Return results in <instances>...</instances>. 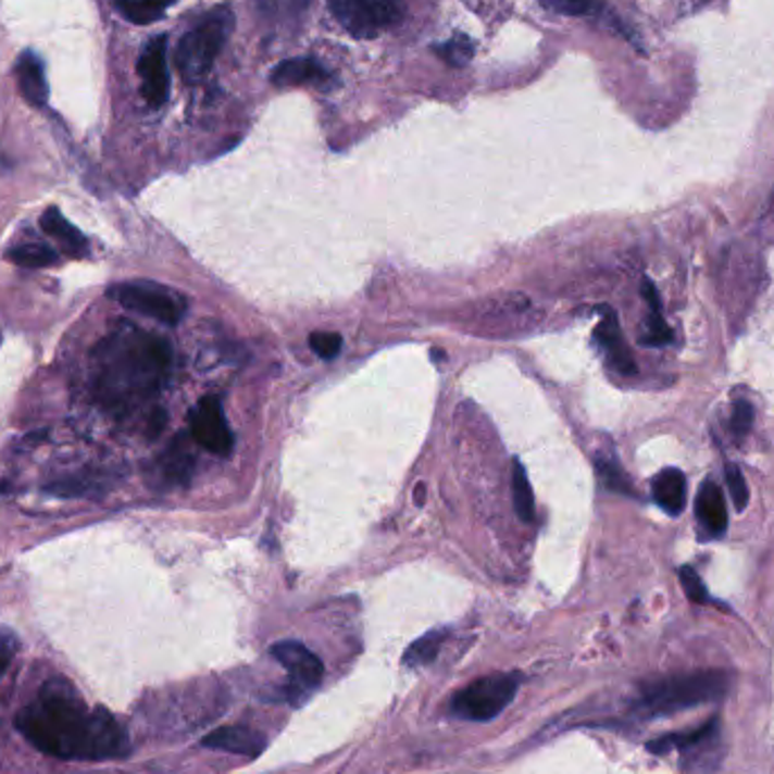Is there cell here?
Wrapping results in <instances>:
<instances>
[{
	"label": "cell",
	"instance_id": "1",
	"mask_svg": "<svg viewBox=\"0 0 774 774\" xmlns=\"http://www.w3.org/2000/svg\"><path fill=\"white\" fill-rule=\"evenodd\" d=\"M16 729L43 754L73 761H107L129 754V738L102 707L89 709L73 682L48 679L39 698L16 715Z\"/></svg>",
	"mask_w": 774,
	"mask_h": 774
},
{
	"label": "cell",
	"instance_id": "2",
	"mask_svg": "<svg viewBox=\"0 0 774 774\" xmlns=\"http://www.w3.org/2000/svg\"><path fill=\"white\" fill-rule=\"evenodd\" d=\"M93 390L112 412L125 414L154 399L173 370L171 342L123 322L93 351Z\"/></svg>",
	"mask_w": 774,
	"mask_h": 774
},
{
	"label": "cell",
	"instance_id": "3",
	"mask_svg": "<svg viewBox=\"0 0 774 774\" xmlns=\"http://www.w3.org/2000/svg\"><path fill=\"white\" fill-rule=\"evenodd\" d=\"M729 686L732 675L725 671H702L666 677L644 686L639 709L650 715H673L725 698Z\"/></svg>",
	"mask_w": 774,
	"mask_h": 774
},
{
	"label": "cell",
	"instance_id": "4",
	"mask_svg": "<svg viewBox=\"0 0 774 774\" xmlns=\"http://www.w3.org/2000/svg\"><path fill=\"white\" fill-rule=\"evenodd\" d=\"M232 27H234L232 10L217 8L211 14H207L202 23H198L190 33L182 37L175 52V64L186 82L198 85V82H202L209 75L220 50H223V46L232 35Z\"/></svg>",
	"mask_w": 774,
	"mask_h": 774
},
{
	"label": "cell",
	"instance_id": "5",
	"mask_svg": "<svg viewBox=\"0 0 774 774\" xmlns=\"http://www.w3.org/2000/svg\"><path fill=\"white\" fill-rule=\"evenodd\" d=\"M521 677L516 673H496L469 684L453 698L451 711L464 721L487 723L499 715L516 696Z\"/></svg>",
	"mask_w": 774,
	"mask_h": 774
},
{
	"label": "cell",
	"instance_id": "6",
	"mask_svg": "<svg viewBox=\"0 0 774 774\" xmlns=\"http://www.w3.org/2000/svg\"><path fill=\"white\" fill-rule=\"evenodd\" d=\"M328 10L349 35L367 39L403 21L405 0H328Z\"/></svg>",
	"mask_w": 774,
	"mask_h": 774
},
{
	"label": "cell",
	"instance_id": "7",
	"mask_svg": "<svg viewBox=\"0 0 774 774\" xmlns=\"http://www.w3.org/2000/svg\"><path fill=\"white\" fill-rule=\"evenodd\" d=\"M109 297L118 301L125 311L152 317L168 326L179 324L188 309V301L182 292L148 282H132V284L114 286L109 290Z\"/></svg>",
	"mask_w": 774,
	"mask_h": 774
},
{
	"label": "cell",
	"instance_id": "8",
	"mask_svg": "<svg viewBox=\"0 0 774 774\" xmlns=\"http://www.w3.org/2000/svg\"><path fill=\"white\" fill-rule=\"evenodd\" d=\"M190 435L217 458H227L234 449V433L217 397H204L190 410Z\"/></svg>",
	"mask_w": 774,
	"mask_h": 774
},
{
	"label": "cell",
	"instance_id": "9",
	"mask_svg": "<svg viewBox=\"0 0 774 774\" xmlns=\"http://www.w3.org/2000/svg\"><path fill=\"white\" fill-rule=\"evenodd\" d=\"M138 75H141V93L150 107H161L171 93L168 73V39L157 37L138 58Z\"/></svg>",
	"mask_w": 774,
	"mask_h": 774
},
{
	"label": "cell",
	"instance_id": "10",
	"mask_svg": "<svg viewBox=\"0 0 774 774\" xmlns=\"http://www.w3.org/2000/svg\"><path fill=\"white\" fill-rule=\"evenodd\" d=\"M272 657L288 671L292 686L301 690H313L324 677L322 659L299 641H279L270 648Z\"/></svg>",
	"mask_w": 774,
	"mask_h": 774
},
{
	"label": "cell",
	"instance_id": "11",
	"mask_svg": "<svg viewBox=\"0 0 774 774\" xmlns=\"http://www.w3.org/2000/svg\"><path fill=\"white\" fill-rule=\"evenodd\" d=\"M202 745L209 750L257 759L265 750V736L254 732L252 727L232 725V727H220V729L207 734Z\"/></svg>",
	"mask_w": 774,
	"mask_h": 774
},
{
	"label": "cell",
	"instance_id": "12",
	"mask_svg": "<svg viewBox=\"0 0 774 774\" xmlns=\"http://www.w3.org/2000/svg\"><path fill=\"white\" fill-rule=\"evenodd\" d=\"M596 340L607 351V358L621 374H637V363H634L632 351L623 338L619 317L612 309H602L600 324L596 326Z\"/></svg>",
	"mask_w": 774,
	"mask_h": 774
},
{
	"label": "cell",
	"instance_id": "13",
	"mask_svg": "<svg viewBox=\"0 0 774 774\" xmlns=\"http://www.w3.org/2000/svg\"><path fill=\"white\" fill-rule=\"evenodd\" d=\"M270 82L274 87H301V85H313L320 89H328L334 85V75H330L320 62L315 60H286L282 64H276Z\"/></svg>",
	"mask_w": 774,
	"mask_h": 774
},
{
	"label": "cell",
	"instance_id": "14",
	"mask_svg": "<svg viewBox=\"0 0 774 774\" xmlns=\"http://www.w3.org/2000/svg\"><path fill=\"white\" fill-rule=\"evenodd\" d=\"M698 521L704 525L709 537H721L727 530V505L725 496L713 480H704L700 485L696 499Z\"/></svg>",
	"mask_w": 774,
	"mask_h": 774
},
{
	"label": "cell",
	"instance_id": "15",
	"mask_svg": "<svg viewBox=\"0 0 774 774\" xmlns=\"http://www.w3.org/2000/svg\"><path fill=\"white\" fill-rule=\"evenodd\" d=\"M16 79L23 98L33 107H46L48 102V82L43 73V62L33 50L23 52L16 62Z\"/></svg>",
	"mask_w": 774,
	"mask_h": 774
},
{
	"label": "cell",
	"instance_id": "16",
	"mask_svg": "<svg viewBox=\"0 0 774 774\" xmlns=\"http://www.w3.org/2000/svg\"><path fill=\"white\" fill-rule=\"evenodd\" d=\"M41 229L48 236L58 238L71 257L85 259L89 254V240L85 238V234H82L75 225L68 223V220L64 217V213L58 207H50V209L43 211Z\"/></svg>",
	"mask_w": 774,
	"mask_h": 774
},
{
	"label": "cell",
	"instance_id": "17",
	"mask_svg": "<svg viewBox=\"0 0 774 774\" xmlns=\"http://www.w3.org/2000/svg\"><path fill=\"white\" fill-rule=\"evenodd\" d=\"M652 496L663 512L671 516L682 514L686 508V476L675 466L663 469L652 480Z\"/></svg>",
	"mask_w": 774,
	"mask_h": 774
},
{
	"label": "cell",
	"instance_id": "18",
	"mask_svg": "<svg viewBox=\"0 0 774 774\" xmlns=\"http://www.w3.org/2000/svg\"><path fill=\"white\" fill-rule=\"evenodd\" d=\"M161 476L168 485H188L192 469H196V460H192L190 449L186 447L184 437H177L171 449L161 455Z\"/></svg>",
	"mask_w": 774,
	"mask_h": 774
},
{
	"label": "cell",
	"instance_id": "19",
	"mask_svg": "<svg viewBox=\"0 0 774 774\" xmlns=\"http://www.w3.org/2000/svg\"><path fill=\"white\" fill-rule=\"evenodd\" d=\"M104 489H109L104 474H96V472H85V474H73L60 480H52L46 491L58 494L62 499H82V496H91V494H102Z\"/></svg>",
	"mask_w": 774,
	"mask_h": 774
},
{
	"label": "cell",
	"instance_id": "20",
	"mask_svg": "<svg viewBox=\"0 0 774 774\" xmlns=\"http://www.w3.org/2000/svg\"><path fill=\"white\" fill-rule=\"evenodd\" d=\"M721 729V723H717V717H711L709 723H704L702 727L698 729H690V732H675V734H666V736H659L654 740L648 742V752L657 754V757H663V754H669V752H682L686 748H690V745H696L700 742L702 738H707L709 734L717 732Z\"/></svg>",
	"mask_w": 774,
	"mask_h": 774
},
{
	"label": "cell",
	"instance_id": "21",
	"mask_svg": "<svg viewBox=\"0 0 774 774\" xmlns=\"http://www.w3.org/2000/svg\"><path fill=\"white\" fill-rule=\"evenodd\" d=\"M641 292L650 307V317H648V334L644 336V345L650 347H663L673 342V328L669 326V322L661 317V301H659V292L654 288V284L650 279H644Z\"/></svg>",
	"mask_w": 774,
	"mask_h": 774
},
{
	"label": "cell",
	"instance_id": "22",
	"mask_svg": "<svg viewBox=\"0 0 774 774\" xmlns=\"http://www.w3.org/2000/svg\"><path fill=\"white\" fill-rule=\"evenodd\" d=\"M114 8L132 23L148 25L159 21L177 0H112Z\"/></svg>",
	"mask_w": 774,
	"mask_h": 774
},
{
	"label": "cell",
	"instance_id": "23",
	"mask_svg": "<svg viewBox=\"0 0 774 774\" xmlns=\"http://www.w3.org/2000/svg\"><path fill=\"white\" fill-rule=\"evenodd\" d=\"M512 499H514V510L521 521L530 523L535 519V496H533V485L528 478V472L521 460L512 462Z\"/></svg>",
	"mask_w": 774,
	"mask_h": 774
},
{
	"label": "cell",
	"instance_id": "24",
	"mask_svg": "<svg viewBox=\"0 0 774 774\" xmlns=\"http://www.w3.org/2000/svg\"><path fill=\"white\" fill-rule=\"evenodd\" d=\"M447 637H449V629H433V632L424 634L422 639H417L405 650L403 663L408 669L426 666V663H430L437 657V652H439L441 644L447 641Z\"/></svg>",
	"mask_w": 774,
	"mask_h": 774
},
{
	"label": "cell",
	"instance_id": "25",
	"mask_svg": "<svg viewBox=\"0 0 774 774\" xmlns=\"http://www.w3.org/2000/svg\"><path fill=\"white\" fill-rule=\"evenodd\" d=\"M8 259L18 267H30V270H39V267H48V265L58 263V254L52 252V247H48L43 242L16 245L14 250L8 252Z\"/></svg>",
	"mask_w": 774,
	"mask_h": 774
},
{
	"label": "cell",
	"instance_id": "26",
	"mask_svg": "<svg viewBox=\"0 0 774 774\" xmlns=\"http://www.w3.org/2000/svg\"><path fill=\"white\" fill-rule=\"evenodd\" d=\"M474 50H476V43L469 39L466 35H460V33L453 35L449 41L435 46V52L439 54V58L445 60L449 66H455V68L472 62Z\"/></svg>",
	"mask_w": 774,
	"mask_h": 774
},
{
	"label": "cell",
	"instance_id": "27",
	"mask_svg": "<svg viewBox=\"0 0 774 774\" xmlns=\"http://www.w3.org/2000/svg\"><path fill=\"white\" fill-rule=\"evenodd\" d=\"M544 8L564 16H602L604 5L600 0H541Z\"/></svg>",
	"mask_w": 774,
	"mask_h": 774
},
{
	"label": "cell",
	"instance_id": "28",
	"mask_svg": "<svg viewBox=\"0 0 774 774\" xmlns=\"http://www.w3.org/2000/svg\"><path fill=\"white\" fill-rule=\"evenodd\" d=\"M309 345L322 361H334V358H338V353L342 351V336L330 334V330H315V334H311L309 338Z\"/></svg>",
	"mask_w": 774,
	"mask_h": 774
},
{
	"label": "cell",
	"instance_id": "29",
	"mask_svg": "<svg viewBox=\"0 0 774 774\" xmlns=\"http://www.w3.org/2000/svg\"><path fill=\"white\" fill-rule=\"evenodd\" d=\"M725 478H727V487H729V494H732V501L736 505L738 512H742L745 508H748L750 503V487H748V480H745L742 472L736 466V464H727L725 466Z\"/></svg>",
	"mask_w": 774,
	"mask_h": 774
},
{
	"label": "cell",
	"instance_id": "30",
	"mask_svg": "<svg viewBox=\"0 0 774 774\" xmlns=\"http://www.w3.org/2000/svg\"><path fill=\"white\" fill-rule=\"evenodd\" d=\"M596 466H598V472L602 476V483L614 489V491H623V494H632V487L627 483V476L621 472V466L610 460V458H598L596 460Z\"/></svg>",
	"mask_w": 774,
	"mask_h": 774
},
{
	"label": "cell",
	"instance_id": "31",
	"mask_svg": "<svg viewBox=\"0 0 774 774\" xmlns=\"http://www.w3.org/2000/svg\"><path fill=\"white\" fill-rule=\"evenodd\" d=\"M679 579H682V587H684V594L690 602H696V604H704L709 602V591L702 583V577L698 575L696 569H690V566H682L679 569Z\"/></svg>",
	"mask_w": 774,
	"mask_h": 774
},
{
	"label": "cell",
	"instance_id": "32",
	"mask_svg": "<svg viewBox=\"0 0 774 774\" xmlns=\"http://www.w3.org/2000/svg\"><path fill=\"white\" fill-rule=\"evenodd\" d=\"M754 422V408L748 401H738L734 403L732 410V430L736 437H745L750 433Z\"/></svg>",
	"mask_w": 774,
	"mask_h": 774
},
{
	"label": "cell",
	"instance_id": "33",
	"mask_svg": "<svg viewBox=\"0 0 774 774\" xmlns=\"http://www.w3.org/2000/svg\"><path fill=\"white\" fill-rule=\"evenodd\" d=\"M16 652H18V639L12 632H0V677H3L5 671L10 669Z\"/></svg>",
	"mask_w": 774,
	"mask_h": 774
},
{
	"label": "cell",
	"instance_id": "34",
	"mask_svg": "<svg viewBox=\"0 0 774 774\" xmlns=\"http://www.w3.org/2000/svg\"><path fill=\"white\" fill-rule=\"evenodd\" d=\"M307 5H309V0H290V8L297 10V12H299L301 8H307Z\"/></svg>",
	"mask_w": 774,
	"mask_h": 774
}]
</instances>
